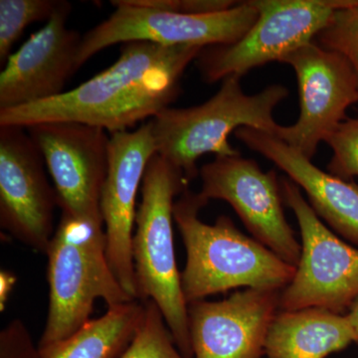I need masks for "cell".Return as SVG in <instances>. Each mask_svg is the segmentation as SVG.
<instances>
[{
  "label": "cell",
  "mask_w": 358,
  "mask_h": 358,
  "mask_svg": "<svg viewBox=\"0 0 358 358\" xmlns=\"http://www.w3.org/2000/svg\"><path fill=\"white\" fill-rule=\"evenodd\" d=\"M346 319L352 327L353 334H355V343H358V298L353 301L348 313H345Z\"/></svg>",
  "instance_id": "obj_26"
},
{
  "label": "cell",
  "mask_w": 358,
  "mask_h": 358,
  "mask_svg": "<svg viewBox=\"0 0 358 358\" xmlns=\"http://www.w3.org/2000/svg\"><path fill=\"white\" fill-rule=\"evenodd\" d=\"M258 10L256 22L235 43L206 47L196 58L206 84L279 61L315 41L341 7L355 0H251Z\"/></svg>",
  "instance_id": "obj_6"
},
{
  "label": "cell",
  "mask_w": 358,
  "mask_h": 358,
  "mask_svg": "<svg viewBox=\"0 0 358 358\" xmlns=\"http://www.w3.org/2000/svg\"><path fill=\"white\" fill-rule=\"evenodd\" d=\"M324 143L333 150L329 173L345 180L358 176V119H346Z\"/></svg>",
  "instance_id": "obj_22"
},
{
  "label": "cell",
  "mask_w": 358,
  "mask_h": 358,
  "mask_svg": "<svg viewBox=\"0 0 358 358\" xmlns=\"http://www.w3.org/2000/svg\"><path fill=\"white\" fill-rule=\"evenodd\" d=\"M143 315L141 301L108 308L105 315L89 320L45 358H120L133 341Z\"/></svg>",
  "instance_id": "obj_18"
},
{
  "label": "cell",
  "mask_w": 358,
  "mask_h": 358,
  "mask_svg": "<svg viewBox=\"0 0 358 358\" xmlns=\"http://www.w3.org/2000/svg\"><path fill=\"white\" fill-rule=\"evenodd\" d=\"M281 292L246 289L225 300L188 303L193 357H262Z\"/></svg>",
  "instance_id": "obj_15"
},
{
  "label": "cell",
  "mask_w": 358,
  "mask_h": 358,
  "mask_svg": "<svg viewBox=\"0 0 358 358\" xmlns=\"http://www.w3.org/2000/svg\"><path fill=\"white\" fill-rule=\"evenodd\" d=\"M280 181L282 200L294 211L301 238L300 261L282 289L280 310L324 308L345 315L358 298V249L322 222L294 181Z\"/></svg>",
  "instance_id": "obj_8"
},
{
  "label": "cell",
  "mask_w": 358,
  "mask_h": 358,
  "mask_svg": "<svg viewBox=\"0 0 358 358\" xmlns=\"http://www.w3.org/2000/svg\"><path fill=\"white\" fill-rule=\"evenodd\" d=\"M138 6L173 13L194 14H213L232 8L238 1L230 0H133Z\"/></svg>",
  "instance_id": "obj_24"
},
{
  "label": "cell",
  "mask_w": 358,
  "mask_h": 358,
  "mask_svg": "<svg viewBox=\"0 0 358 358\" xmlns=\"http://www.w3.org/2000/svg\"><path fill=\"white\" fill-rule=\"evenodd\" d=\"M0 358H41L22 320H11L0 333Z\"/></svg>",
  "instance_id": "obj_23"
},
{
  "label": "cell",
  "mask_w": 358,
  "mask_h": 358,
  "mask_svg": "<svg viewBox=\"0 0 358 358\" xmlns=\"http://www.w3.org/2000/svg\"><path fill=\"white\" fill-rule=\"evenodd\" d=\"M16 282V275L8 271L1 270L0 273V310H6L7 301Z\"/></svg>",
  "instance_id": "obj_25"
},
{
  "label": "cell",
  "mask_w": 358,
  "mask_h": 358,
  "mask_svg": "<svg viewBox=\"0 0 358 358\" xmlns=\"http://www.w3.org/2000/svg\"><path fill=\"white\" fill-rule=\"evenodd\" d=\"M281 62L296 72L301 109L298 121L280 127L277 138L312 160L320 143L345 121L346 110L358 102L357 78L341 54L315 41Z\"/></svg>",
  "instance_id": "obj_12"
},
{
  "label": "cell",
  "mask_w": 358,
  "mask_h": 358,
  "mask_svg": "<svg viewBox=\"0 0 358 358\" xmlns=\"http://www.w3.org/2000/svg\"><path fill=\"white\" fill-rule=\"evenodd\" d=\"M103 220L61 213L46 251L49 310L38 343L45 358L89 320L96 300L108 308L136 301L126 293L110 268Z\"/></svg>",
  "instance_id": "obj_3"
},
{
  "label": "cell",
  "mask_w": 358,
  "mask_h": 358,
  "mask_svg": "<svg viewBox=\"0 0 358 358\" xmlns=\"http://www.w3.org/2000/svg\"><path fill=\"white\" fill-rule=\"evenodd\" d=\"M208 202L186 188L174 203V222L186 249L181 287L187 305L240 287L286 288L296 267L246 236L227 216H220L213 225L202 222L199 211Z\"/></svg>",
  "instance_id": "obj_2"
},
{
  "label": "cell",
  "mask_w": 358,
  "mask_h": 358,
  "mask_svg": "<svg viewBox=\"0 0 358 358\" xmlns=\"http://www.w3.org/2000/svg\"><path fill=\"white\" fill-rule=\"evenodd\" d=\"M202 47L122 44L114 64L55 98L0 110V127L27 128L46 122H77L113 134L129 131L171 107L185 70Z\"/></svg>",
  "instance_id": "obj_1"
},
{
  "label": "cell",
  "mask_w": 358,
  "mask_h": 358,
  "mask_svg": "<svg viewBox=\"0 0 358 358\" xmlns=\"http://www.w3.org/2000/svg\"><path fill=\"white\" fill-rule=\"evenodd\" d=\"M241 78L230 76L217 93L201 105L166 108L152 122L157 154L182 173L188 183L199 176L202 155H237L229 136L238 129L253 128L277 136L281 124L273 117L277 106L289 95L282 85H271L255 95H247Z\"/></svg>",
  "instance_id": "obj_5"
},
{
  "label": "cell",
  "mask_w": 358,
  "mask_h": 358,
  "mask_svg": "<svg viewBox=\"0 0 358 358\" xmlns=\"http://www.w3.org/2000/svg\"><path fill=\"white\" fill-rule=\"evenodd\" d=\"M317 40L320 46L345 58L358 81V0L338 9Z\"/></svg>",
  "instance_id": "obj_21"
},
{
  "label": "cell",
  "mask_w": 358,
  "mask_h": 358,
  "mask_svg": "<svg viewBox=\"0 0 358 358\" xmlns=\"http://www.w3.org/2000/svg\"><path fill=\"white\" fill-rule=\"evenodd\" d=\"M72 4L55 14L13 52L0 73V110L42 102L64 93L78 70L82 35L68 27Z\"/></svg>",
  "instance_id": "obj_14"
},
{
  "label": "cell",
  "mask_w": 358,
  "mask_h": 358,
  "mask_svg": "<svg viewBox=\"0 0 358 358\" xmlns=\"http://www.w3.org/2000/svg\"><path fill=\"white\" fill-rule=\"evenodd\" d=\"M26 129L43 157L61 212L103 220L100 197L109 166L108 131L77 122H40Z\"/></svg>",
  "instance_id": "obj_11"
},
{
  "label": "cell",
  "mask_w": 358,
  "mask_h": 358,
  "mask_svg": "<svg viewBox=\"0 0 358 358\" xmlns=\"http://www.w3.org/2000/svg\"><path fill=\"white\" fill-rule=\"evenodd\" d=\"M199 176L202 197L228 202L254 239L285 262L298 266L301 245L285 216L281 181L275 171L266 173L255 160L241 155H216L200 169Z\"/></svg>",
  "instance_id": "obj_9"
},
{
  "label": "cell",
  "mask_w": 358,
  "mask_h": 358,
  "mask_svg": "<svg viewBox=\"0 0 358 358\" xmlns=\"http://www.w3.org/2000/svg\"><path fill=\"white\" fill-rule=\"evenodd\" d=\"M114 13L82 35L78 64L82 67L106 48L128 42L162 46H218L235 43L258 18L251 0L213 14H185L138 6L133 0H114Z\"/></svg>",
  "instance_id": "obj_7"
},
{
  "label": "cell",
  "mask_w": 358,
  "mask_h": 358,
  "mask_svg": "<svg viewBox=\"0 0 358 358\" xmlns=\"http://www.w3.org/2000/svg\"><path fill=\"white\" fill-rule=\"evenodd\" d=\"M157 147L152 122L134 131L110 134L109 166L100 197L110 268L122 289L136 300L133 260L136 203L145 169Z\"/></svg>",
  "instance_id": "obj_13"
},
{
  "label": "cell",
  "mask_w": 358,
  "mask_h": 358,
  "mask_svg": "<svg viewBox=\"0 0 358 358\" xmlns=\"http://www.w3.org/2000/svg\"><path fill=\"white\" fill-rule=\"evenodd\" d=\"M145 315L136 336L120 358H186L176 345L155 301H143Z\"/></svg>",
  "instance_id": "obj_20"
},
{
  "label": "cell",
  "mask_w": 358,
  "mask_h": 358,
  "mask_svg": "<svg viewBox=\"0 0 358 358\" xmlns=\"http://www.w3.org/2000/svg\"><path fill=\"white\" fill-rule=\"evenodd\" d=\"M39 148L26 128L0 127V226L46 254L55 233L57 193Z\"/></svg>",
  "instance_id": "obj_10"
},
{
  "label": "cell",
  "mask_w": 358,
  "mask_h": 358,
  "mask_svg": "<svg viewBox=\"0 0 358 358\" xmlns=\"http://www.w3.org/2000/svg\"><path fill=\"white\" fill-rule=\"evenodd\" d=\"M63 0H0V64H6L14 44L33 23L47 22Z\"/></svg>",
  "instance_id": "obj_19"
},
{
  "label": "cell",
  "mask_w": 358,
  "mask_h": 358,
  "mask_svg": "<svg viewBox=\"0 0 358 358\" xmlns=\"http://www.w3.org/2000/svg\"><path fill=\"white\" fill-rule=\"evenodd\" d=\"M355 343L345 315L324 308L281 310L268 329V358H326Z\"/></svg>",
  "instance_id": "obj_17"
},
{
  "label": "cell",
  "mask_w": 358,
  "mask_h": 358,
  "mask_svg": "<svg viewBox=\"0 0 358 358\" xmlns=\"http://www.w3.org/2000/svg\"><path fill=\"white\" fill-rule=\"evenodd\" d=\"M186 188L181 171L157 154L152 157L141 188L131 248L136 300L155 301L179 352L192 358L188 305L176 265L173 226L174 199Z\"/></svg>",
  "instance_id": "obj_4"
},
{
  "label": "cell",
  "mask_w": 358,
  "mask_h": 358,
  "mask_svg": "<svg viewBox=\"0 0 358 358\" xmlns=\"http://www.w3.org/2000/svg\"><path fill=\"white\" fill-rule=\"evenodd\" d=\"M235 136L250 150L274 162L301 189L329 227L358 245V185L315 166L310 159L273 134L253 128L238 129Z\"/></svg>",
  "instance_id": "obj_16"
}]
</instances>
